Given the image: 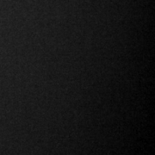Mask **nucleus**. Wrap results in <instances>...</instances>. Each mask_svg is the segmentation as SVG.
Masks as SVG:
<instances>
[]
</instances>
